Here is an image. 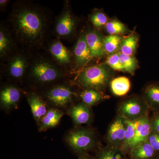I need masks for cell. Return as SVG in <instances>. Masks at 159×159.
Instances as JSON below:
<instances>
[{
	"instance_id": "cell-4",
	"label": "cell",
	"mask_w": 159,
	"mask_h": 159,
	"mask_svg": "<svg viewBox=\"0 0 159 159\" xmlns=\"http://www.w3.org/2000/svg\"><path fill=\"white\" fill-rule=\"evenodd\" d=\"M76 87L77 86L70 78L37 93L51 107L69 108L74 104L75 99L79 98L80 93Z\"/></svg>"
},
{
	"instance_id": "cell-15",
	"label": "cell",
	"mask_w": 159,
	"mask_h": 159,
	"mask_svg": "<svg viewBox=\"0 0 159 159\" xmlns=\"http://www.w3.org/2000/svg\"><path fill=\"white\" fill-rule=\"evenodd\" d=\"M67 113L77 126L90 124L93 120L91 107L82 102L72 105L67 110Z\"/></svg>"
},
{
	"instance_id": "cell-20",
	"label": "cell",
	"mask_w": 159,
	"mask_h": 159,
	"mask_svg": "<svg viewBox=\"0 0 159 159\" xmlns=\"http://www.w3.org/2000/svg\"><path fill=\"white\" fill-rule=\"evenodd\" d=\"M130 159H155L159 154L148 142L134 147L129 153Z\"/></svg>"
},
{
	"instance_id": "cell-28",
	"label": "cell",
	"mask_w": 159,
	"mask_h": 159,
	"mask_svg": "<svg viewBox=\"0 0 159 159\" xmlns=\"http://www.w3.org/2000/svg\"><path fill=\"white\" fill-rule=\"evenodd\" d=\"M105 29L107 32L111 35H121L128 31L125 25L117 20H109L105 26Z\"/></svg>"
},
{
	"instance_id": "cell-23",
	"label": "cell",
	"mask_w": 159,
	"mask_h": 159,
	"mask_svg": "<svg viewBox=\"0 0 159 159\" xmlns=\"http://www.w3.org/2000/svg\"><path fill=\"white\" fill-rule=\"evenodd\" d=\"M139 40V37L135 34H131L124 37L119 46V52L124 55L134 56Z\"/></svg>"
},
{
	"instance_id": "cell-1",
	"label": "cell",
	"mask_w": 159,
	"mask_h": 159,
	"mask_svg": "<svg viewBox=\"0 0 159 159\" xmlns=\"http://www.w3.org/2000/svg\"><path fill=\"white\" fill-rule=\"evenodd\" d=\"M53 22L51 9L29 0L13 2L6 20L20 48L31 54L45 50Z\"/></svg>"
},
{
	"instance_id": "cell-26",
	"label": "cell",
	"mask_w": 159,
	"mask_h": 159,
	"mask_svg": "<svg viewBox=\"0 0 159 159\" xmlns=\"http://www.w3.org/2000/svg\"><path fill=\"white\" fill-rule=\"evenodd\" d=\"M126 120V119H125ZM126 131L124 143L122 147V150L126 154L129 153L132 145L135 136V125L134 121L126 120Z\"/></svg>"
},
{
	"instance_id": "cell-12",
	"label": "cell",
	"mask_w": 159,
	"mask_h": 159,
	"mask_svg": "<svg viewBox=\"0 0 159 159\" xmlns=\"http://www.w3.org/2000/svg\"><path fill=\"white\" fill-rule=\"evenodd\" d=\"M22 90L16 84L9 82L3 84L0 91L1 108L5 111L17 108L21 97Z\"/></svg>"
},
{
	"instance_id": "cell-8",
	"label": "cell",
	"mask_w": 159,
	"mask_h": 159,
	"mask_svg": "<svg viewBox=\"0 0 159 159\" xmlns=\"http://www.w3.org/2000/svg\"><path fill=\"white\" fill-rule=\"evenodd\" d=\"M66 143L78 155L88 153L93 150L97 144V138L91 129L78 127L66 134Z\"/></svg>"
},
{
	"instance_id": "cell-9",
	"label": "cell",
	"mask_w": 159,
	"mask_h": 159,
	"mask_svg": "<svg viewBox=\"0 0 159 159\" xmlns=\"http://www.w3.org/2000/svg\"><path fill=\"white\" fill-rule=\"evenodd\" d=\"M150 110L144 97L133 96L123 100L118 108V115L126 120L135 121L148 115Z\"/></svg>"
},
{
	"instance_id": "cell-31",
	"label": "cell",
	"mask_w": 159,
	"mask_h": 159,
	"mask_svg": "<svg viewBox=\"0 0 159 159\" xmlns=\"http://www.w3.org/2000/svg\"><path fill=\"white\" fill-rule=\"evenodd\" d=\"M150 125L151 132L159 134V112H153L150 118Z\"/></svg>"
},
{
	"instance_id": "cell-34",
	"label": "cell",
	"mask_w": 159,
	"mask_h": 159,
	"mask_svg": "<svg viewBox=\"0 0 159 159\" xmlns=\"http://www.w3.org/2000/svg\"><path fill=\"white\" fill-rule=\"evenodd\" d=\"M77 159H95V157L90 155L88 153L80 155Z\"/></svg>"
},
{
	"instance_id": "cell-17",
	"label": "cell",
	"mask_w": 159,
	"mask_h": 159,
	"mask_svg": "<svg viewBox=\"0 0 159 159\" xmlns=\"http://www.w3.org/2000/svg\"><path fill=\"white\" fill-rule=\"evenodd\" d=\"M134 122L135 125V136L132 145L131 150L139 144L148 142V138L151 133L150 118L148 115L136 120Z\"/></svg>"
},
{
	"instance_id": "cell-29",
	"label": "cell",
	"mask_w": 159,
	"mask_h": 159,
	"mask_svg": "<svg viewBox=\"0 0 159 159\" xmlns=\"http://www.w3.org/2000/svg\"><path fill=\"white\" fill-rule=\"evenodd\" d=\"M89 20L94 29L97 30L105 27L108 21L105 13L99 10L94 11L90 15Z\"/></svg>"
},
{
	"instance_id": "cell-16",
	"label": "cell",
	"mask_w": 159,
	"mask_h": 159,
	"mask_svg": "<svg viewBox=\"0 0 159 159\" xmlns=\"http://www.w3.org/2000/svg\"><path fill=\"white\" fill-rule=\"evenodd\" d=\"M27 101L31 108V113L38 126L48 110L49 106L39 94L36 92L26 93Z\"/></svg>"
},
{
	"instance_id": "cell-7",
	"label": "cell",
	"mask_w": 159,
	"mask_h": 159,
	"mask_svg": "<svg viewBox=\"0 0 159 159\" xmlns=\"http://www.w3.org/2000/svg\"><path fill=\"white\" fill-rule=\"evenodd\" d=\"M44 51L62 70L70 75L76 73L72 52L63 44L61 40L57 38H51Z\"/></svg>"
},
{
	"instance_id": "cell-33",
	"label": "cell",
	"mask_w": 159,
	"mask_h": 159,
	"mask_svg": "<svg viewBox=\"0 0 159 159\" xmlns=\"http://www.w3.org/2000/svg\"><path fill=\"white\" fill-rule=\"evenodd\" d=\"M9 0H1L0 1V11L1 12L5 11L7 9V6L10 2Z\"/></svg>"
},
{
	"instance_id": "cell-35",
	"label": "cell",
	"mask_w": 159,
	"mask_h": 159,
	"mask_svg": "<svg viewBox=\"0 0 159 159\" xmlns=\"http://www.w3.org/2000/svg\"><path fill=\"white\" fill-rule=\"evenodd\" d=\"M155 159H159V154L156 157V158Z\"/></svg>"
},
{
	"instance_id": "cell-18",
	"label": "cell",
	"mask_w": 159,
	"mask_h": 159,
	"mask_svg": "<svg viewBox=\"0 0 159 159\" xmlns=\"http://www.w3.org/2000/svg\"><path fill=\"white\" fill-rule=\"evenodd\" d=\"M64 115V113L61 110L50 107L39 125V132L45 131L56 127L59 124Z\"/></svg>"
},
{
	"instance_id": "cell-24",
	"label": "cell",
	"mask_w": 159,
	"mask_h": 159,
	"mask_svg": "<svg viewBox=\"0 0 159 159\" xmlns=\"http://www.w3.org/2000/svg\"><path fill=\"white\" fill-rule=\"evenodd\" d=\"M112 92L117 96H123L127 93L130 89L129 79L125 77H120L112 80L110 83Z\"/></svg>"
},
{
	"instance_id": "cell-25",
	"label": "cell",
	"mask_w": 159,
	"mask_h": 159,
	"mask_svg": "<svg viewBox=\"0 0 159 159\" xmlns=\"http://www.w3.org/2000/svg\"><path fill=\"white\" fill-rule=\"evenodd\" d=\"M124 37L122 35H109L103 38V48L105 54H110L117 52Z\"/></svg>"
},
{
	"instance_id": "cell-19",
	"label": "cell",
	"mask_w": 159,
	"mask_h": 159,
	"mask_svg": "<svg viewBox=\"0 0 159 159\" xmlns=\"http://www.w3.org/2000/svg\"><path fill=\"white\" fill-rule=\"evenodd\" d=\"M144 97L149 110L153 112H159V83H152L147 86Z\"/></svg>"
},
{
	"instance_id": "cell-32",
	"label": "cell",
	"mask_w": 159,
	"mask_h": 159,
	"mask_svg": "<svg viewBox=\"0 0 159 159\" xmlns=\"http://www.w3.org/2000/svg\"><path fill=\"white\" fill-rule=\"evenodd\" d=\"M148 142L154 150L159 154V134L151 132L148 138Z\"/></svg>"
},
{
	"instance_id": "cell-30",
	"label": "cell",
	"mask_w": 159,
	"mask_h": 159,
	"mask_svg": "<svg viewBox=\"0 0 159 159\" xmlns=\"http://www.w3.org/2000/svg\"><path fill=\"white\" fill-rule=\"evenodd\" d=\"M105 64L112 70L125 72L120 62L119 52L109 55L107 58Z\"/></svg>"
},
{
	"instance_id": "cell-21",
	"label": "cell",
	"mask_w": 159,
	"mask_h": 159,
	"mask_svg": "<svg viewBox=\"0 0 159 159\" xmlns=\"http://www.w3.org/2000/svg\"><path fill=\"white\" fill-rule=\"evenodd\" d=\"M107 98L102 92L94 89H84L79 93L81 102L91 107L99 104Z\"/></svg>"
},
{
	"instance_id": "cell-22",
	"label": "cell",
	"mask_w": 159,
	"mask_h": 159,
	"mask_svg": "<svg viewBox=\"0 0 159 159\" xmlns=\"http://www.w3.org/2000/svg\"><path fill=\"white\" fill-rule=\"evenodd\" d=\"M95 159H125V153L122 148L107 145L97 151Z\"/></svg>"
},
{
	"instance_id": "cell-5",
	"label": "cell",
	"mask_w": 159,
	"mask_h": 159,
	"mask_svg": "<svg viewBox=\"0 0 159 159\" xmlns=\"http://www.w3.org/2000/svg\"><path fill=\"white\" fill-rule=\"evenodd\" d=\"M31 54L21 48L5 62L1 63V74L8 82L23 84L30 62Z\"/></svg>"
},
{
	"instance_id": "cell-3",
	"label": "cell",
	"mask_w": 159,
	"mask_h": 159,
	"mask_svg": "<svg viewBox=\"0 0 159 159\" xmlns=\"http://www.w3.org/2000/svg\"><path fill=\"white\" fill-rule=\"evenodd\" d=\"M77 73L72 80L82 89H92L102 92L112 80V70L106 64L87 66Z\"/></svg>"
},
{
	"instance_id": "cell-6",
	"label": "cell",
	"mask_w": 159,
	"mask_h": 159,
	"mask_svg": "<svg viewBox=\"0 0 159 159\" xmlns=\"http://www.w3.org/2000/svg\"><path fill=\"white\" fill-rule=\"evenodd\" d=\"M78 20L71 8L70 1L63 2L62 11L54 20L52 35L60 40L70 41L77 34Z\"/></svg>"
},
{
	"instance_id": "cell-13",
	"label": "cell",
	"mask_w": 159,
	"mask_h": 159,
	"mask_svg": "<svg viewBox=\"0 0 159 159\" xmlns=\"http://www.w3.org/2000/svg\"><path fill=\"white\" fill-rule=\"evenodd\" d=\"M126 120L118 115L111 123L106 135L107 145L122 148L126 131Z\"/></svg>"
},
{
	"instance_id": "cell-10",
	"label": "cell",
	"mask_w": 159,
	"mask_h": 159,
	"mask_svg": "<svg viewBox=\"0 0 159 159\" xmlns=\"http://www.w3.org/2000/svg\"><path fill=\"white\" fill-rule=\"evenodd\" d=\"M21 48L15 38L6 21L0 23V60L1 63L8 60Z\"/></svg>"
},
{
	"instance_id": "cell-36",
	"label": "cell",
	"mask_w": 159,
	"mask_h": 159,
	"mask_svg": "<svg viewBox=\"0 0 159 159\" xmlns=\"http://www.w3.org/2000/svg\"><path fill=\"white\" fill-rule=\"evenodd\" d=\"M125 159H130L129 158H125Z\"/></svg>"
},
{
	"instance_id": "cell-14",
	"label": "cell",
	"mask_w": 159,
	"mask_h": 159,
	"mask_svg": "<svg viewBox=\"0 0 159 159\" xmlns=\"http://www.w3.org/2000/svg\"><path fill=\"white\" fill-rule=\"evenodd\" d=\"M86 41L93 59H101L105 54L103 48L104 36L99 30L95 29H89L85 31Z\"/></svg>"
},
{
	"instance_id": "cell-2",
	"label": "cell",
	"mask_w": 159,
	"mask_h": 159,
	"mask_svg": "<svg viewBox=\"0 0 159 159\" xmlns=\"http://www.w3.org/2000/svg\"><path fill=\"white\" fill-rule=\"evenodd\" d=\"M70 76L60 68L45 51H43L31 54L24 83L30 89L28 92L39 93L69 79Z\"/></svg>"
},
{
	"instance_id": "cell-11",
	"label": "cell",
	"mask_w": 159,
	"mask_h": 159,
	"mask_svg": "<svg viewBox=\"0 0 159 159\" xmlns=\"http://www.w3.org/2000/svg\"><path fill=\"white\" fill-rule=\"evenodd\" d=\"M71 51L74 57L76 73L86 67L89 63L93 60L86 41L85 31L80 32Z\"/></svg>"
},
{
	"instance_id": "cell-27",
	"label": "cell",
	"mask_w": 159,
	"mask_h": 159,
	"mask_svg": "<svg viewBox=\"0 0 159 159\" xmlns=\"http://www.w3.org/2000/svg\"><path fill=\"white\" fill-rule=\"evenodd\" d=\"M120 62L125 72L133 75L138 66V61L134 56L125 55L119 52Z\"/></svg>"
}]
</instances>
